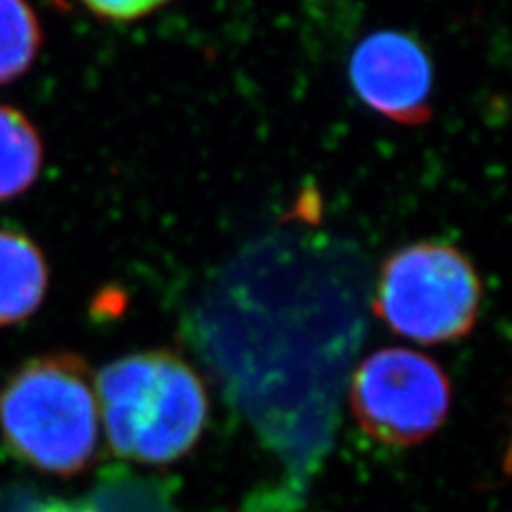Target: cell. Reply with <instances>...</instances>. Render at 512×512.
Segmentation results:
<instances>
[{
  "label": "cell",
  "mask_w": 512,
  "mask_h": 512,
  "mask_svg": "<svg viewBox=\"0 0 512 512\" xmlns=\"http://www.w3.org/2000/svg\"><path fill=\"white\" fill-rule=\"evenodd\" d=\"M105 436L118 457L163 466L195 446L207 421L199 374L169 350H146L105 365L94 378Z\"/></svg>",
  "instance_id": "6da1fadb"
},
{
  "label": "cell",
  "mask_w": 512,
  "mask_h": 512,
  "mask_svg": "<svg viewBox=\"0 0 512 512\" xmlns=\"http://www.w3.org/2000/svg\"><path fill=\"white\" fill-rule=\"evenodd\" d=\"M5 446L45 474L84 472L99 448V399L90 365L71 352L28 359L0 389Z\"/></svg>",
  "instance_id": "7a4b0ae2"
},
{
  "label": "cell",
  "mask_w": 512,
  "mask_h": 512,
  "mask_svg": "<svg viewBox=\"0 0 512 512\" xmlns=\"http://www.w3.org/2000/svg\"><path fill=\"white\" fill-rule=\"evenodd\" d=\"M483 284L461 250L416 242L380 267L374 312L391 331L419 344L461 340L474 329Z\"/></svg>",
  "instance_id": "3957f363"
},
{
  "label": "cell",
  "mask_w": 512,
  "mask_h": 512,
  "mask_svg": "<svg viewBox=\"0 0 512 512\" xmlns=\"http://www.w3.org/2000/svg\"><path fill=\"white\" fill-rule=\"evenodd\" d=\"M451 382L421 352L382 348L372 352L350 384V406L372 440L410 448L431 438L451 410Z\"/></svg>",
  "instance_id": "277c9868"
},
{
  "label": "cell",
  "mask_w": 512,
  "mask_h": 512,
  "mask_svg": "<svg viewBox=\"0 0 512 512\" xmlns=\"http://www.w3.org/2000/svg\"><path fill=\"white\" fill-rule=\"evenodd\" d=\"M350 84L378 116L404 126L431 120L434 67L425 47L399 30L367 35L348 64Z\"/></svg>",
  "instance_id": "5b68a950"
},
{
  "label": "cell",
  "mask_w": 512,
  "mask_h": 512,
  "mask_svg": "<svg viewBox=\"0 0 512 512\" xmlns=\"http://www.w3.org/2000/svg\"><path fill=\"white\" fill-rule=\"evenodd\" d=\"M50 271L41 248L20 231L0 229V327L18 325L39 310Z\"/></svg>",
  "instance_id": "8992f818"
},
{
  "label": "cell",
  "mask_w": 512,
  "mask_h": 512,
  "mask_svg": "<svg viewBox=\"0 0 512 512\" xmlns=\"http://www.w3.org/2000/svg\"><path fill=\"white\" fill-rule=\"evenodd\" d=\"M43 141L20 109L0 105V201L22 195L37 182Z\"/></svg>",
  "instance_id": "52a82bcc"
},
{
  "label": "cell",
  "mask_w": 512,
  "mask_h": 512,
  "mask_svg": "<svg viewBox=\"0 0 512 512\" xmlns=\"http://www.w3.org/2000/svg\"><path fill=\"white\" fill-rule=\"evenodd\" d=\"M41 24L28 0H0V86L22 77L41 50Z\"/></svg>",
  "instance_id": "ba28073f"
},
{
  "label": "cell",
  "mask_w": 512,
  "mask_h": 512,
  "mask_svg": "<svg viewBox=\"0 0 512 512\" xmlns=\"http://www.w3.org/2000/svg\"><path fill=\"white\" fill-rule=\"evenodd\" d=\"M52 3L64 9L71 3H77L94 18L107 22H133L146 18L171 0H52Z\"/></svg>",
  "instance_id": "9c48e42d"
},
{
  "label": "cell",
  "mask_w": 512,
  "mask_h": 512,
  "mask_svg": "<svg viewBox=\"0 0 512 512\" xmlns=\"http://www.w3.org/2000/svg\"><path fill=\"white\" fill-rule=\"evenodd\" d=\"M3 512H96V510L86 502H73V500H60V498H28V495H20V498Z\"/></svg>",
  "instance_id": "30bf717a"
}]
</instances>
